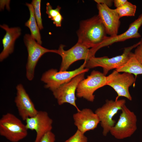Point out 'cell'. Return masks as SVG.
Here are the masks:
<instances>
[{
    "instance_id": "cell-1",
    "label": "cell",
    "mask_w": 142,
    "mask_h": 142,
    "mask_svg": "<svg viewBox=\"0 0 142 142\" xmlns=\"http://www.w3.org/2000/svg\"><path fill=\"white\" fill-rule=\"evenodd\" d=\"M77 33V42L89 48L99 45L107 37L105 27L98 15L82 21Z\"/></svg>"
},
{
    "instance_id": "cell-2",
    "label": "cell",
    "mask_w": 142,
    "mask_h": 142,
    "mask_svg": "<svg viewBox=\"0 0 142 142\" xmlns=\"http://www.w3.org/2000/svg\"><path fill=\"white\" fill-rule=\"evenodd\" d=\"M26 125L13 114L7 113L0 119V135L11 142H18L28 135Z\"/></svg>"
},
{
    "instance_id": "cell-3",
    "label": "cell",
    "mask_w": 142,
    "mask_h": 142,
    "mask_svg": "<svg viewBox=\"0 0 142 142\" xmlns=\"http://www.w3.org/2000/svg\"><path fill=\"white\" fill-rule=\"evenodd\" d=\"M139 43V42L132 45L124 48L122 54L112 58H109L107 56L92 57L87 61L85 68L89 69L101 67L103 69V73L106 76L110 70L116 69L124 64L132 54V50L136 48Z\"/></svg>"
},
{
    "instance_id": "cell-4",
    "label": "cell",
    "mask_w": 142,
    "mask_h": 142,
    "mask_svg": "<svg viewBox=\"0 0 142 142\" xmlns=\"http://www.w3.org/2000/svg\"><path fill=\"white\" fill-rule=\"evenodd\" d=\"M86 62V61H84L79 67L72 71L58 72L56 69H51L43 74L41 80L45 84V88L52 92L69 82L78 74L88 72L89 69L85 68Z\"/></svg>"
},
{
    "instance_id": "cell-5",
    "label": "cell",
    "mask_w": 142,
    "mask_h": 142,
    "mask_svg": "<svg viewBox=\"0 0 142 142\" xmlns=\"http://www.w3.org/2000/svg\"><path fill=\"white\" fill-rule=\"evenodd\" d=\"M23 40L28 53L26 66V75L28 80L31 81L34 78L35 67L40 57L48 52L58 54V50L49 49L42 47L29 34H25Z\"/></svg>"
},
{
    "instance_id": "cell-6",
    "label": "cell",
    "mask_w": 142,
    "mask_h": 142,
    "mask_svg": "<svg viewBox=\"0 0 142 142\" xmlns=\"http://www.w3.org/2000/svg\"><path fill=\"white\" fill-rule=\"evenodd\" d=\"M117 122L110 129L111 134L117 139H121L130 137L137 129L136 115L125 104Z\"/></svg>"
},
{
    "instance_id": "cell-7",
    "label": "cell",
    "mask_w": 142,
    "mask_h": 142,
    "mask_svg": "<svg viewBox=\"0 0 142 142\" xmlns=\"http://www.w3.org/2000/svg\"><path fill=\"white\" fill-rule=\"evenodd\" d=\"M107 85L106 76L103 73L93 70L87 78L79 83L76 90L77 96L93 102L95 99L94 92L98 89Z\"/></svg>"
},
{
    "instance_id": "cell-8",
    "label": "cell",
    "mask_w": 142,
    "mask_h": 142,
    "mask_svg": "<svg viewBox=\"0 0 142 142\" xmlns=\"http://www.w3.org/2000/svg\"><path fill=\"white\" fill-rule=\"evenodd\" d=\"M125 103L124 99L115 100H107L102 106L95 110V113L98 115L103 128L104 136H106L115 125V122L113 118L119 110H121Z\"/></svg>"
},
{
    "instance_id": "cell-9",
    "label": "cell",
    "mask_w": 142,
    "mask_h": 142,
    "mask_svg": "<svg viewBox=\"0 0 142 142\" xmlns=\"http://www.w3.org/2000/svg\"><path fill=\"white\" fill-rule=\"evenodd\" d=\"M85 73L83 72L78 74L69 82L52 92L59 105L68 103L75 107L77 111H80L76 104L75 92L79 83L84 79Z\"/></svg>"
},
{
    "instance_id": "cell-10",
    "label": "cell",
    "mask_w": 142,
    "mask_h": 142,
    "mask_svg": "<svg viewBox=\"0 0 142 142\" xmlns=\"http://www.w3.org/2000/svg\"><path fill=\"white\" fill-rule=\"evenodd\" d=\"M115 70L106 76L107 85L112 87L118 96L115 100L120 97H124L130 100L132 97L129 91V87L135 82V78L133 74L126 72L120 73Z\"/></svg>"
},
{
    "instance_id": "cell-11",
    "label": "cell",
    "mask_w": 142,
    "mask_h": 142,
    "mask_svg": "<svg viewBox=\"0 0 142 142\" xmlns=\"http://www.w3.org/2000/svg\"><path fill=\"white\" fill-rule=\"evenodd\" d=\"M64 46L60 45L58 49V54L62 58L60 71H66L72 64L77 61L83 59L87 61L92 57L90 49L79 43L77 42L67 50H64Z\"/></svg>"
},
{
    "instance_id": "cell-12",
    "label": "cell",
    "mask_w": 142,
    "mask_h": 142,
    "mask_svg": "<svg viewBox=\"0 0 142 142\" xmlns=\"http://www.w3.org/2000/svg\"><path fill=\"white\" fill-rule=\"evenodd\" d=\"M28 130H35L36 136L34 142H39L46 133L52 131L53 121L47 112L38 111L34 116L27 118L25 121Z\"/></svg>"
},
{
    "instance_id": "cell-13",
    "label": "cell",
    "mask_w": 142,
    "mask_h": 142,
    "mask_svg": "<svg viewBox=\"0 0 142 142\" xmlns=\"http://www.w3.org/2000/svg\"><path fill=\"white\" fill-rule=\"evenodd\" d=\"M98 16L104 26L107 34L113 37L118 35L120 22L115 9H112L105 4H97Z\"/></svg>"
},
{
    "instance_id": "cell-14",
    "label": "cell",
    "mask_w": 142,
    "mask_h": 142,
    "mask_svg": "<svg viewBox=\"0 0 142 142\" xmlns=\"http://www.w3.org/2000/svg\"><path fill=\"white\" fill-rule=\"evenodd\" d=\"M16 95L14 102L19 116L23 120L33 117L38 111L26 92L23 85L18 84L16 87Z\"/></svg>"
},
{
    "instance_id": "cell-15",
    "label": "cell",
    "mask_w": 142,
    "mask_h": 142,
    "mask_svg": "<svg viewBox=\"0 0 142 142\" xmlns=\"http://www.w3.org/2000/svg\"><path fill=\"white\" fill-rule=\"evenodd\" d=\"M142 25V13L138 18L129 25L128 29L123 33L113 37H107L104 40L97 46L92 48L93 53L95 54L102 47L110 45L119 42L134 38H138L141 37L139 33V28Z\"/></svg>"
},
{
    "instance_id": "cell-16",
    "label": "cell",
    "mask_w": 142,
    "mask_h": 142,
    "mask_svg": "<svg viewBox=\"0 0 142 142\" xmlns=\"http://www.w3.org/2000/svg\"><path fill=\"white\" fill-rule=\"evenodd\" d=\"M74 124L77 130L84 134L87 131L96 128L100 123L97 115L91 109H83L73 114Z\"/></svg>"
},
{
    "instance_id": "cell-17",
    "label": "cell",
    "mask_w": 142,
    "mask_h": 142,
    "mask_svg": "<svg viewBox=\"0 0 142 142\" xmlns=\"http://www.w3.org/2000/svg\"><path fill=\"white\" fill-rule=\"evenodd\" d=\"M0 27L6 31L2 41L3 49L0 54V61L2 62L13 52L15 42L21 35V30L18 27L9 28L4 24Z\"/></svg>"
},
{
    "instance_id": "cell-18",
    "label": "cell",
    "mask_w": 142,
    "mask_h": 142,
    "mask_svg": "<svg viewBox=\"0 0 142 142\" xmlns=\"http://www.w3.org/2000/svg\"><path fill=\"white\" fill-rule=\"evenodd\" d=\"M115 70L119 72H126L133 74L136 77L138 75L142 74V64L132 53L124 64Z\"/></svg>"
},
{
    "instance_id": "cell-19",
    "label": "cell",
    "mask_w": 142,
    "mask_h": 142,
    "mask_svg": "<svg viewBox=\"0 0 142 142\" xmlns=\"http://www.w3.org/2000/svg\"><path fill=\"white\" fill-rule=\"evenodd\" d=\"M30 13V17L29 19L25 24V26L29 29L31 36L39 44L41 45L42 42L38 26L34 14V8L31 3H26Z\"/></svg>"
},
{
    "instance_id": "cell-20",
    "label": "cell",
    "mask_w": 142,
    "mask_h": 142,
    "mask_svg": "<svg viewBox=\"0 0 142 142\" xmlns=\"http://www.w3.org/2000/svg\"><path fill=\"white\" fill-rule=\"evenodd\" d=\"M136 8V6L127 1L121 6L116 9L120 18L125 16H134Z\"/></svg>"
},
{
    "instance_id": "cell-21",
    "label": "cell",
    "mask_w": 142,
    "mask_h": 142,
    "mask_svg": "<svg viewBox=\"0 0 142 142\" xmlns=\"http://www.w3.org/2000/svg\"><path fill=\"white\" fill-rule=\"evenodd\" d=\"M41 2L40 0H33L31 3L34 8V14L37 23L40 30L43 28L40 12Z\"/></svg>"
},
{
    "instance_id": "cell-22",
    "label": "cell",
    "mask_w": 142,
    "mask_h": 142,
    "mask_svg": "<svg viewBox=\"0 0 142 142\" xmlns=\"http://www.w3.org/2000/svg\"><path fill=\"white\" fill-rule=\"evenodd\" d=\"M87 138L77 130L75 134L64 142H88Z\"/></svg>"
},
{
    "instance_id": "cell-23",
    "label": "cell",
    "mask_w": 142,
    "mask_h": 142,
    "mask_svg": "<svg viewBox=\"0 0 142 142\" xmlns=\"http://www.w3.org/2000/svg\"><path fill=\"white\" fill-rule=\"evenodd\" d=\"M61 9V7L58 6L55 9H53L49 3H46V13L48 17L51 19L60 13Z\"/></svg>"
},
{
    "instance_id": "cell-24",
    "label": "cell",
    "mask_w": 142,
    "mask_h": 142,
    "mask_svg": "<svg viewBox=\"0 0 142 142\" xmlns=\"http://www.w3.org/2000/svg\"><path fill=\"white\" fill-rule=\"evenodd\" d=\"M139 42V44L136 47L134 53L136 58L142 64V38Z\"/></svg>"
},
{
    "instance_id": "cell-25",
    "label": "cell",
    "mask_w": 142,
    "mask_h": 142,
    "mask_svg": "<svg viewBox=\"0 0 142 142\" xmlns=\"http://www.w3.org/2000/svg\"><path fill=\"white\" fill-rule=\"evenodd\" d=\"M55 135L52 131L45 134L42 137L39 142H55Z\"/></svg>"
},
{
    "instance_id": "cell-26",
    "label": "cell",
    "mask_w": 142,
    "mask_h": 142,
    "mask_svg": "<svg viewBox=\"0 0 142 142\" xmlns=\"http://www.w3.org/2000/svg\"><path fill=\"white\" fill-rule=\"evenodd\" d=\"M63 19V17L60 13L51 20L53 21V24L57 27H60L61 26V23Z\"/></svg>"
},
{
    "instance_id": "cell-27",
    "label": "cell",
    "mask_w": 142,
    "mask_h": 142,
    "mask_svg": "<svg viewBox=\"0 0 142 142\" xmlns=\"http://www.w3.org/2000/svg\"><path fill=\"white\" fill-rule=\"evenodd\" d=\"M94 1L97 4H101L106 5L110 7L113 3V0H95Z\"/></svg>"
},
{
    "instance_id": "cell-28",
    "label": "cell",
    "mask_w": 142,
    "mask_h": 142,
    "mask_svg": "<svg viewBox=\"0 0 142 142\" xmlns=\"http://www.w3.org/2000/svg\"><path fill=\"white\" fill-rule=\"evenodd\" d=\"M127 1V0H114L113 3L115 7L117 8L122 6Z\"/></svg>"
}]
</instances>
